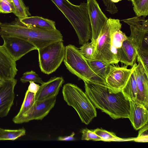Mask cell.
Here are the masks:
<instances>
[{
    "mask_svg": "<svg viewBox=\"0 0 148 148\" xmlns=\"http://www.w3.org/2000/svg\"><path fill=\"white\" fill-rule=\"evenodd\" d=\"M85 93L96 108L114 119L129 118L130 103L121 90L106 84L84 82Z\"/></svg>",
    "mask_w": 148,
    "mask_h": 148,
    "instance_id": "6da1fadb",
    "label": "cell"
},
{
    "mask_svg": "<svg viewBox=\"0 0 148 148\" xmlns=\"http://www.w3.org/2000/svg\"><path fill=\"white\" fill-rule=\"evenodd\" d=\"M17 36L32 43L38 50L50 44L62 41L60 31L54 29L27 26L16 18L10 23H2L0 28V35Z\"/></svg>",
    "mask_w": 148,
    "mask_h": 148,
    "instance_id": "7a4b0ae2",
    "label": "cell"
},
{
    "mask_svg": "<svg viewBox=\"0 0 148 148\" xmlns=\"http://www.w3.org/2000/svg\"><path fill=\"white\" fill-rule=\"evenodd\" d=\"M71 23L77 34L79 44L82 45L92 37V28L87 3L79 5L68 0H51Z\"/></svg>",
    "mask_w": 148,
    "mask_h": 148,
    "instance_id": "3957f363",
    "label": "cell"
},
{
    "mask_svg": "<svg viewBox=\"0 0 148 148\" xmlns=\"http://www.w3.org/2000/svg\"><path fill=\"white\" fill-rule=\"evenodd\" d=\"M62 93L64 100L75 110L82 123L88 125L96 117V108L86 93L76 85L65 84Z\"/></svg>",
    "mask_w": 148,
    "mask_h": 148,
    "instance_id": "277c9868",
    "label": "cell"
},
{
    "mask_svg": "<svg viewBox=\"0 0 148 148\" xmlns=\"http://www.w3.org/2000/svg\"><path fill=\"white\" fill-rule=\"evenodd\" d=\"M65 47L63 61L70 72L84 82L106 83L104 79L96 74L91 69L86 60L80 53L78 48L72 45H69Z\"/></svg>",
    "mask_w": 148,
    "mask_h": 148,
    "instance_id": "5b68a950",
    "label": "cell"
},
{
    "mask_svg": "<svg viewBox=\"0 0 148 148\" xmlns=\"http://www.w3.org/2000/svg\"><path fill=\"white\" fill-rule=\"evenodd\" d=\"M121 26L119 19L108 18L97 39L92 59L104 61L111 64L119 63L112 51V37L114 32L121 29Z\"/></svg>",
    "mask_w": 148,
    "mask_h": 148,
    "instance_id": "8992f818",
    "label": "cell"
},
{
    "mask_svg": "<svg viewBox=\"0 0 148 148\" xmlns=\"http://www.w3.org/2000/svg\"><path fill=\"white\" fill-rule=\"evenodd\" d=\"M37 50L41 71L49 75L55 71L63 61L65 47L63 41H58Z\"/></svg>",
    "mask_w": 148,
    "mask_h": 148,
    "instance_id": "52a82bcc",
    "label": "cell"
},
{
    "mask_svg": "<svg viewBox=\"0 0 148 148\" xmlns=\"http://www.w3.org/2000/svg\"><path fill=\"white\" fill-rule=\"evenodd\" d=\"M145 17L136 16L121 20L130 26L131 34L129 37L137 49H142L144 45L148 46V20Z\"/></svg>",
    "mask_w": 148,
    "mask_h": 148,
    "instance_id": "ba28073f",
    "label": "cell"
},
{
    "mask_svg": "<svg viewBox=\"0 0 148 148\" xmlns=\"http://www.w3.org/2000/svg\"><path fill=\"white\" fill-rule=\"evenodd\" d=\"M56 99V97L53 96L42 101H36L29 110L20 117L14 118L13 121L15 123L20 124L34 120H42L54 107Z\"/></svg>",
    "mask_w": 148,
    "mask_h": 148,
    "instance_id": "9c48e42d",
    "label": "cell"
},
{
    "mask_svg": "<svg viewBox=\"0 0 148 148\" xmlns=\"http://www.w3.org/2000/svg\"><path fill=\"white\" fill-rule=\"evenodd\" d=\"M0 35L3 40L2 46L15 62L30 51L37 50L30 42L19 37Z\"/></svg>",
    "mask_w": 148,
    "mask_h": 148,
    "instance_id": "30bf717a",
    "label": "cell"
},
{
    "mask_svg": "<svg viewBox=\"0 0 148 148\" xmlns=\"http://www.w3.org/2000/svg\"><path fill=\"white\" fill-rule=\"evenodd\" d=\"M137 64H134L130 69L128 66H119L110 64L109 71L105 80L106 84L112 88L122 90L126 84Z\"/></svg>",
    "mask_w": 148,
    "mask_h": 148,
    "instance_id": "8fae6325",
    "label": "cell"
},
{
    "mask_svg": "<svg viewBox=\"0 0 148 148\" xmlns=\"http://www.w3.org/2000/svg\"><path fill=\"white\" fill-rule=\"evenodd\" d=\"M87 3L92 28L91 42L96 43L101 29L108 18L96 0H87Z\"/></svg>",
    "mask_w": 148,
    "mask_h": 148,
    "instance_id": "7c38bea8",
    "label": "cell"
},
{
    "mask_svg": "<svg viewBox=\"0 0 148 148\" xmlns=\"http://www.w3.org/2000/svg\"><path fill=\"white\" fill-rule=\"evenodd\" d=\"M17 80L14 79L5 80L0 86V117L7 116L14 104V89Z\"/></svg>",
    "mask_w": 148,
    "mask_h": 148,
    "instance_id": "4fadbf2b",
    "label": "cell"
},
{
    "mask_svg": "<svg viewBox=\"0 0 148 148\" xmlns=\"http://www.w3.org/2000/svg\"><path fill=\"white\" fill-rule=\"evenodd\" d=\"M135 68L137 93L135 101L148 108V75L140 60L138 58Z\"/></svg>",
    "mask_w": 148,
    "mask_h": 148,
    "instance_id": "5bb4252c",
    "label": "cell"
},
{
    "mask_svg": "<svg viewBox=\"0 0 148 148\" xmlns=\"http://www.w3.org/2000/svg\"><path fill=\"white\" fill-rule=\"evenodd\" d=\"M130 110L129 118L134 129L138 130L148 123V109L132 99L129 100Z\"/></svg>",
    "mask_w": 148,
    "mask_h": 148,
    "instance_id": "9a60e30c",
    "label": "cell"
},
{
    "mask_svg": "<svg viewBox=\"0 0 148 148\" xmlns=\"http://www.w3.org/2000/svg\"><path fill=\"white\" fill-rule=\"evenodd\" d=\"M17 71L16 62L0 45V76L5 81L11 80L14 78Z\"/></svg>",
    "mask_w": 148,
    "mask_h": 148,
    "instance_id": "2e32d148",
    "label": "cell"
},
{
    "mask_svg": "<svg viewBox=\"0 0 148 148\" xmlns=\"http://www.w3.org/2000/svg\"><path fill=\"white\" fill-rule=\"evenodd\" d=\"M64 82L62 77H51L47 82L41 84L36 94V101H42L53 96L56 97Z\"/></svg>",
    "mask_w": 148,
    "mask_h": 148,
    "instance_id": "e0dca14e",
    "label": "cell"
},
{
    "mask_svg": "<svg viewBox=\"0 0 148 148\" xmlns=\"http://www.w3.org/2000/svg\"><path fill=\"white\" fill-rule=\"evenodd\" d=\"M136 47L129 37L123 42L116 51V58L119 62L125 65L132 66L137 57Z\"/></svg>",
    "mask_w": 148,
    "mask_h": 148,
    "instance_id": "ac0fdd59",
    "label": "cell"
},
{
    "mask_svg": "<svg viewBox=\"0 0 148 148\" xmlns=\"http://www.w3.org/2000/svg\"><path fill=\"white\" fill-rule=\"evenodd\" d=\"M20 20L22 23L27 26L52 29H56L55 21L42 17L29 16Z\"/></svg>",
    "mask_w": 148,
    "mask_h": 148,
    "instance_id": "d6986e66",
    "label": "cell"
},
{
    "mask_svg": "<svg viewBox=\"0 0 148 148\" xmlns=\"http://www.w3.org/2000/svg\"><path fill=\"white\" fill-rule=\"evenodd\" d=\"M91 69L97 75L105 80L111 64L102 60L92 59L86 60Z\"/></svg>",
    "mask_w": 148,
    "mask_h": 148,
    "instance_id": "ffe728a7",
    "label": "cell"
},
{
    "mask_svg": "<svg viewBox=\"0 0 148 148\" xmlns=\"http://www.w3.org/2000/svg\"><path fill=\"white\" fill-rule=\"evenodd\" d=\"M135 68L136 67L133 71L125 85L121 90L127 99L128 100L132 99L135 101L136 100L137 93Z\"/></svg>",
    "mask_w": 148,
    "mask_h": 148,
    "instance_id": "44dd1931",
    "label": "cell"
},
{
    "mask_svg": "<svg viewBox=\"0 0 148 148\" xmlns=\"http://www.w3.org/2000/svg\"><path fill=\"white\" fill-rule=\"evenodd\" d=\"M94 132L102 139L103 141H126L134 140L136 138H123L117 136L115 134L108 132L102 129L97 128L93 130Z\"/></svg>",
    "mask_w": 148,
    "mask_h": 148,
    "instance_id": "7402d4cb",
    "label": "cell"
},
{
    "mask_svg": "<svg viewBox=\"0 0 148 148\" xmlns=\"http://www.w3.org/2000/svg\"><path fill=\"white\" fill-rule=\"evenodd\" d=\"M24 128L18 130H6L0 128V140H14L25 134Z\"/></svg>",
    "mask_w": 148,
    "mask_h": 148,
    "instance_id": "603a6c76",
    "label": "cell"
},
{
    "mask_svg": "<svg viewBox=\"0 0 148 148\" xmlns=\"http://www.w3.org/2000/svg\"><path fill=\"white\" fill-rule=\"evenodd\" d=\"M14 7L13 13L19 19L31 15L29 8L25 5L23 0H12Z\"/></svg>",
    "mask_w": 148,
    "mask_h": 148,
    "instance_id": "cb8c5ba5",
    "label": "cell"
},
{
    "mask_svg": "<svg viewBox=\"0 0 148 148\" xmlns=\"http://www.w3.org/2000/svg\"><path fill=\"white\" fill-rule=\"evenodd\" d=\"M121 29H119L115 31L112 37V51L116 59L117 50L121 47L123 42L127 37L125 33L121 31Z\"/></svg>",
    "mask_w": 148,
    "mask_h": 148,
    "instance_id": "d4e9b609",
    "label": "cell"
},
{
    "mask_svg": "<svg viewBox=\"0 0 148 148\" xmlns=\"http://www.w3.org/2000/svg\"><path fill=\"white\" fill-rule=\"evenodd\" d=\"M35 94L27 90L19 112L14 117L17 118L29 110L34 105L36 101Z\"/></svg>",
    "mask_w": 148,
    "mask_h": 148,
    "instance_id": "484cf974",
    "label": "cell"
},
{
    "mask_svg": "<svg viewBox=\"0 0 148 148\" xmlns=\"http://www.w3.org/2000/svg\"><path fill=\"white\" fill-rule=\"evenodd\" d=\"M136 16L146 17L148 15V0H132Z\"/></svg>",
    "mask_w": 148,
    "mask_h": 148,
    "instance_id": "4316f807",
    "label": "cell"
},
{
    "mask_svg": "<svg viewBox=\"0 0 148 148\" xmlns=\"http://www.w3.org/2000/svg\"><path fill=\"white\" fill-rule=\"evenodd\" d=\"M96 43L87 42L82 45L79 49L81 55L86 60L92 59Z\"/></svg>",
    "mask_w": 148,
    "mask_h": 148,
    "instance_id": "83f0119b",
    "label": "cell"
},
{
    "mask_svg": "<svg viewBox=\"0 0 148 148\" xmlns=\"http://www.w3.org/2000/svg\"><path fill=\"white\" fill-rule=\"evenodd\" d=\"M20 80L23 83L32 82L39 83L41 84L45 82L42 80V78L33 71L24 73L21 77Z\"/></svg>",
    "mask_w": 148,
    "mask_h": 148,
    "instance_id": "f1b7e54d",
    "label": "cell"
},
{
    "mask_svg": "<svg viewBox=\"0 0 148 148\" xmlns=\"http://www.w3.org/2000/svg\"><path fill=\"white\" fill-rule=\"evenodd\" d=\"M137 58L141 63L146 74L148 75V50L146 49H137Z\"/></svg>",
    "mask_w": 148,
    "mask_h": 148,
    "instance_id": "f546056e",
    "label": "cell"
},
{
    "mask_svg": "<svg viewBox=\"0 0 148 148\" xmlns=\"http://www.w3.org/2000/svg\"><path fill=\"white\" fill-rule=\"evenodd\" d=\"M81 132L82 134L81 138L82 140L103 141L102 139L98 136L93 130H90L86 128L83 129Z\"/></svg>",
    "mask_w": 148,
    "mask_h": 148,
    "instance_id": "4dcf8cb0",
    "label": "cell"
},
{
    "mask_svg": "<svg viewBox=\"0 0 148 148\" xmlns=\"http://www.w3.org/2000/svg\"><path fill=\"white\" fill-rule=\"evenodd\" d=\"M14 9L12 0H0V12L5 14L13 12Z\"/></svg>",
    "mask_w": 148,
    "mask_h": 148,
    "instance_id": "1f68e13d",
    "label": "cell"
},
{
    "mask_svg": "<svg viewBox=\"0 0 148 148\" xmlns=\"http://www.w3.org/2000/svg\"><path fill=\"white\" fill-rule=\"evenodd\" d=\"M140 129H141L139 132L138 137L136 138L134 141L138 142H147L148 134H146V133L148 131L147 124Z\"/></svg>",
    "mask_w": 148,
    "mask_h": 148,
    "instance_id": "d6a6232c",
    "label": "cell"
},
{
    "mask_svg": "<svg viewBox=\"0 0 148 148\" xmlns=\"http://www.w3.org/2000/svg\"><path fill=\"white\" fill-rule=\"evenodd\" d=\"M106 7V10L112 14H114L118 12V10L114 3L110 0H102Z\"/></svg>",
    "mask_w": 148,
    "mask_h": 148,
    "instance_id": "836d02e7",
    "label": "cell"
},
{
    "mask_svg": "<svg viewBox=\"0 0 148 148\" xmlns=\"http://www.w3.org/2000/svg\"><path fill=\"white\" fill-rule=\"evenodd\" d=\"M29 82L30 84L28 87L27 90L31 92L34 93L36 95L39 89L40 86L36 84L34 82Z\"/></svg>",
    "mask_w": 148,
    "mask_h": 148,
    "instance_id": "e575fe53",
    "label": "cell"
},
{
    "mask_svg": "<svg viewBox=\"0 0 148 148\" xmlns=\"http://www.w3.org/2000/svg\"><path fill=\"white\" fill-rule=\"evenodd\" d=\"M75 134L74 132H73L69 136H60L57 139L58 140L60 141H74L76 140L74 136Z\"/></svg>",
    "mask_w": 148,
    "mask_h": 148,
    "instance_id": "d590c367",
    "label": "cell"
},
{
    "mask_svg": "<svg viewBox=\"0 0 148 148\" xmlns=\"http://www.w3.org/2000/svg\"><path fill=\"white\" fill-rule=\"evenodd\" d=\"M5 80L0 76V86L4 82Z\"/></svg>",
    "mask_w": 148,
    "mask_h": 148,
    "instance_id": "8d00e7d4",
    "label": "cell"
},
{
    "mask_svg": "<svg viewBox=\"0 0 148 148\" xmlns=\"http://www.w3.org/2000/svg\"><path fill=\"white\" fill-rule=\"evenodd\" d=\"M113 3H117L121 0H110Z\"/></svg>",
    "mask_w": 148,
    "mask_h": 148,
    "instance_id": "74e56055",
    "label": "cell"
},
{
    "mask_svg": "<svg viewBox=\"0 0 148 148\" xmlns=\"http://www.w3.org/2000/svg\"><path fill=\"white\" fill-rule=\"evenodd\" d=\"M2 23H1V22H0V28L1 27V25H2Z\"/></svg>",
    "mask_w": 148,
    "mask_h": 148,
    "instance_id": "f35d334b",
    "label": "cell"
},
{
    "mask_svg": "<svg viewBox=\"0 0 148 148\" xmlns=\"http://www.w3.org/2000/svg\"><path fill=\"white\" fill-rule=\"evenodd\" d=\"M128 1H131L132 0H127Z\"/></svg>",
    "mask_w": 148,
    "mask_h": 148,
    "instance_id": "ab89813d",
    "label": "cell"
}]
</instances>
